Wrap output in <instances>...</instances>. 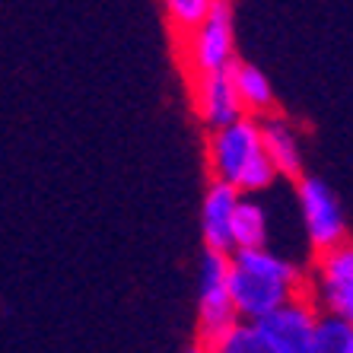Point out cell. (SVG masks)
Instances as JSON below:
<instances>
[{
    "label": "cell",
    "instance_id": "6da1fadb",
    "mask_svg": "<svg viewBox=\"0 0 353 353\" xmlns=\"http://www.w3.org/2000/svg\"><path fill=\"white\" fill-rule=\"evenodd\" d=\"M299 293H305V280L287 258L268 248L230 255V296L239 321L258 325Z\"/></svg>",
    "mask_w": 353,
    "mask_h": 353
},
{
    "label": "cell",
    "instance_id": "9c48e42d",
    "mask_svg": "<svg viewBox=\"0 0 353 353\" xmlns=\"http://www.w3.org/2000/svg\"><path fill=\"white\" fill-rule=\"evenodd\" d=\"M242 201L236 188L210 181L204 191V204H201V239H204L207 252L214 255H232V216Z\"/></svg>",
    "mask_w": 353,
    "mask_h": 353
},
{
    "label": "cell",
    "instance_id": "277c9868",
    "mask_svg": "<svg viewBox=\"0 0 353 353\" xmlns=\"http://www.w3.org/2000/svg\"><path fill=\"white\" fill-rule=\"evenodd\" d=\"M239 325V315L232 309L230 296V258L204 252L201 274H197V328L201 341L214 344L216 337Z\"/></svg>",
    "mask_w": 353,
    "mask_h": 353
},
{
    "label": "cell",
    "instance_id": "7c38bea8",
    "mask_svg": "<svg viewBox=\"0 0 353 353\" xmlns=\"http://www.w3.org/2000/svg\"><path fill=\"white\" fill-rule=\"evenodd\" d=\"M258 248H268V214L258 201L242 197L232 216V255L258 252Z\"/></svg>",
    "mask_w": 353,
    "mask_h": 353
},
{
    "label": "cell",
    "instance_id": "5b68a950",
    "mask_svg": "<svg viewBox=\"0 0 353 353\" xmlns=\"http://www.w3.org/2000/svg\"><path fill=\"white\" fill-rule=\"evenodd\" d=\"M312 299L315 309H325L328 319H337L353 328V242H341L331 252H321L312 271Z\"/></svg>",
    "mask_w": 353,
    "mask_h": 353
},
{
    "label": "cell",
    "instance_id": "9a60e30c",
    "mask_svg": "<svg viewBox=\"0 0 353 353\" xmlns=\"http://www.w3.org/2000/svg\"><path fill=\"white\" fill-rule=\"evenodd\" d=\"M309 353H353V328L344 325V321L321 315Z\"/></svg>",
    "mask_w": 353,
    "mask_h": 353
},
{
    "label": "cell",
    "instance_id": "3957f363",
    "mask_svg": "<svg viewBox=\"0 0 353 353\" xmlns=\"http://www.w3.org/2000/svg\"><path fill=\"white\" fill-rule=\"evenodd\" d=\"M185 70L194 77L226 74L236 67V32H232V7L226 0H214L210 17L191 35L179 39Z\"/></svg>",
    "mask_w": 353,
    "mask_h": 353
},
{
    "label": "cell",
    "instance_id": "2e32d148",
    "mask_svg": "<svg viewBox=\"0 0 353 353\" xmlns=\"http://www.w3.org/2000/svg\"><path fill=\"white\" fill-rule=\"evenodd\" d=\"M181 353H214V350H210V347H207V344H204V341H197V344L185 347V350H181Z\"/></svg>",
    "mask_w": 353,
    "mask_h": 353
},
{
    "label": "cell",
    "instance_id": "52a82bcc",
    "mask_svg": "<svg viewBox=\"0 0 353 353\" xmlns=\"http://www.w3.org/2000/svg\"><path fill=\"white\" fill-rule=\"evenodd\" d=\"M321 312L305 293L293 296L290 303H283L277 312L261 319L255 325L258 334L271 344L274 353H309L319 331Z\"/></svg>",
    "mask_w": 353,
    "mask_h": 353
},
{
    "label": "cell",
    "instance_id": "4fadbf2b",
    "mask_svg": "<svg viewBox=\"0 0 353 353\" xmlns=\"http://www.w3.org/2000/svg\"><path fill=\"white\" fill-rule=\"evenodd\" d=\"M210 7H214V0H165L163 13L165 23L172 26V32L179 39H185L210 17Z\"/></svg>",
    "mask_w": 353,
    "mask_h": 353
},
{
    "label": "cell",
    "instance_id": "30bf717a",
    "mask_svg": "<svg viewBox=\"0 0 353 353\" xmlns=\"http://www.w3.org/2000/svg\"><path fill=\"white\" fill-rule=\"evenodd\" d=\"M261 143L274 172L290 175V179H303V143H299V137H296L287 118L280 115L261 118Z\"/></svg>",
    "mask_w": 353,
    "mask_h": 353
},
{
    "label": "cell",
    "instance_id": "8992f818",
    "mask_svg": "<svg viewBox=\"0 0 353 353\" xmlns=\"http://www.w3.org/2000/svg\"><path fill=\"white\" fill-rule=\"evenodd\" d=\"M299 214H303V226L305 236L312 242L315 252H331L341 242H347V223H344V210H341V201L331 191L328 181L315 179V175H303L299 179Z\"/></svg>",
    "mask_w": 353,
    "mask_h": 353
},
{
    "label": "cell",
    "instance_id": "8fae6325",
    "mask_svg": "<svg viewBox=\"0 0 353 353\" xmlns=\"http://www.w3.org/2000/svg\"><path fill=\"white\" fill-rule=\"evenodd\" d=\"M232 86H236V96L242 102V112L248 118H268L274 108V86L271 80L264 77V70H258L255 64H239L232 67Z\"/></svg>",
    "mask_w": 353,
    "mask_h": 353
},
{
    "label": "cell",
    "instance_id": "7a4b0ae2",
    "mask_svg": "<svg viewBox=\"0 0 353 353\" xmlns=\"http://www.w3.org/2000/svg\"><path fill=\"white\" fill-rule=\"evenodd\" d=\"M207 165L214 172V181L230 185L239 194L264 191L277 179V172L264 157L261 121L248 115L239 118L230 128L210 131V137H207Z\"/></svg>",
    "mask_w": 353,
    "mask_h": 353
},
{
    "label": "cell",
    "instance_id": "ba28073f",
    "mask_svg": "<svg viewBox=\"0 0 353 353\" xmlns=\"http://www.w3.org/2000/svg\"><path fill=\"white\" fill-rule=\"evenodd\" d=\"M191 99H194V112L204 121L207 131H220V128L236 124L239 118H245L242 102L236 96V86H232V70L194 77L191 80Z\"/></svg>",
    "mask_w": 353,
    "mask_h": 353
},
{
    "label": "cell",
    "instance_id": "5bb4252c",
    "mask_svg": "<svg viewBox=\"0 0 353 353\" xmlns=\"http://www.w3.org/2000/svg\"><path fill=\"white\" fill-rule=\"evenodd\" d=\"M207 347L214 353H274L271 344L258 334L255 325H245V321L232 325L226 334L216 337L214 344H207Z\"/></svg>",
    "mask_w": 353,
    "mask_h": 353
}]
</instances>
